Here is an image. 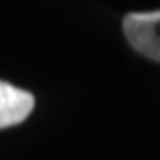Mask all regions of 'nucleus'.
<instances>
[{"instance_id": "nucleus-1", "label": "nucleus", "mask_w": 160, "mask_h": 160, "mask_svg": "<svg viewBox=\"0 0 160 160\" xmlns=\"http://www.w3.org/2000/svg\"><path fill=\"white\" fill-rule=\"evenodd\" d=\"M123 33L128 42L139 54L160 62V10L128 14L123 18Z\"/></svg>"}, {"instance_id": "nucleus-2", "label": "nucleus", "mask_w": 160, "mask_h": 160, "mask_svg": "<svg viewBox=\"0 0 160 160\" xmlns=\"http://www.w3.org/2000/svg\"><path fill=\"white\" fill-rule=\"evenodd\" d=\"M35 106L31 93L0 81V129L21 123Z\"/></svg>"}]
</instances>
